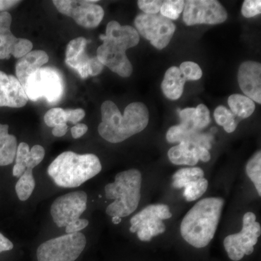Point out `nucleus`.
Returning a JSON list of instances; mask_svg holds the SVG:
<instances>
[{"label":"nucleus","mask_w":261,"mask_h":261,"mask_svg":"<svg viewBox=\"0 0 261 261\" xmlns=\"http://www.w3.org/2000/svg\"><path fill=\"white\" fill-rule=\"evenodd\" d=\"M102 122L98 132L104 140L111 143H120L142 132L149 123V111L144 103H130L124 114L112 101H106L101 106Z\"/></svg>","instance_id":"obj_1"},{"label":"nucleus","mask_w":261,"mask_h":261,"mask_svg":"<svg viewBox=\"0 0 261 261\" xmlns=\"http://www.w3.org/2000/svg\"><path fill=\"white\" fill-rule=\"evenodd\" d=\"M224 205L221 197L197 202L182 220L180 231L184 240L196 248L207 246L214 238Z\"/></svg>","instance_id":"obj_2"},{"label":"nucleus","mask_w":261,"mask_h":261,"mask_svg":"<svg viewBox=\"0 0 261 261\" xmlns=\"http://www.w3.org/2000/svg\"><path fill=\"white\" fill-rule=\"evenodd\" d=\"M101 171L102 165L95 154H80L67 151L51 163L47 173L58 187L75 188L97 176Z\"/></svg>","instance_id":"obj_3"},{"label":"nucleus","mask_w":261,"mask_h":261,"mask_svg":"<svg viewBox=\"0 0 261 261\" xmlns=\"http://www.w3.org/2000/svg\"><path fill=\"white\" fill-rule=\"evenodd\" d=\"M142 174L139 170L130 169L117 173L115 181L106 185V198L114 200L106 208L111 217L123 218L135 212L141 199Z\"/></svg>","instance_id":"obj_4"},{"label":"nucleus","mask_w":261,"mask_h":261,"mask_svg":"<svg viewBox=\"0 0 261 261\" xmlns=\"http://www.w3.org/2000/svg\"><path fill=\"white\" fill-rule=\"evenodd\" d=\"M30 100L44 98L50 104L61 100L64 94V81L61 73L51 67L41 68L31 74L23 86Z\"/></svg>","instance_id":"obj_5"},{"label":"nucleus","mask_w":261,"mask_h":261,"mask_svg":"<svg viewBox=\"0 0 261 261\" xmlns=\"http://www.w3.org/2000/svg\"><path fill=\"white\" fill-rule=\"evenodd\" d=\"M87 245L84 233H66L51 239L39 245L37 251L38 261H75Z\"/></svg>","instance_id":"obj_6"},{"label":"nucleus","mask_w":261,"mask_h":261,"mask_svg":"<svg viewBox=\"0 0 261 261\" xmlns=\"http://www.w3.org/2000/svg\"><path fill=\"white\" fill-rule=\"evenodd\" d=\"M260 233V225L256 222V216L252 212L246 213L243 216L242 231L224 239V245L228 257L231 260L239 261L245 255H251Z\"/></svg>","instance_id":"obj_7"},{"label":"nucleus","mask_w":261,"mask_h":261,"mask_svg":"<svg viewBox=\"0 0 261 261\" xmlns=\"http://www.w3.org/2000/svg\"><path fill=\"white\" fill-rule=\"evenodd\" d=\"M169 207L164 204L147 206L130 219V231L137 233L141 241L149 242L166 231L162 220L171 218Z\"/></svg>","instance_id":"obj_8"},{"label":"nucleus","mask_w":261,"mask_h":261,"mask_svg":"<svg viewBox=\"0 0 261 261\" xmlns=\"http://www.w3.org/2000/svg\"><path fill=\"white\" fill-rule=\"evenodd\" d=\"M136 30L158 49L167 47L172 39L176 25L161 15L142 13L135 18Z\"/></svg>","instance_id":"obj_9"},{"label":"nucleus","mask_w":261,"mask_h":261,"mask_svg":"<svg viewBox=\"0 0 261 261\" xmlns=\"http://www.w3.org/2000/svg\"><path fill=\"white\" fill-rule=\"evenodd\" d=\"M228 13L216 0H189L185 2L183 20L187 25L197 24L216 25L224 23Z\"/></svg>","instance_id":"obj_10"},{"label":"nucleus","mask_w":261,"mask_h":261,"mask_svg":"<svg viewBox=\"0 0 261 261\" xmlns=\"http://www.w3.org/2000/svg\"><path fill=\"white\" fill-rule=\"evenodd\" d=\"M97 2L56 0L53 4L60 13L73 18L81 27L94 29L101 23L105 15L102 7L94 4Z\"/></svg>","instance_id":"obj_11"},{"label":"nucleus","mask_w":261,"mask_h":261,"mask_svg":"<svg viewBox=\"0 0 261 261\" xmlns=\"http://www.w3.org/2000/svg\"><path fill=\"white\" fill-rule=\"evenodd\" d=\"M87 195L84 191H75L58 197L51 205L53 221L58 227H65L80 219L87 210Z\"/></svg>","instance_id":"obj_12"},{"label":"nucleus","mask_w":261,"mask_h":261,"mask_svg":"<svg viewBox=\"0 0 261 261\" xmlns=\"http://www.w3.org/2000/svg\"><path fill=\"white\" fill-rule=\"evenodd\" d=\"M100 39L103 43L97 50L98 60L120 76L129 77L133 72V67L126 54L128 48L121 43L106 39L102 35Z\"/></svg>","instance_id":"obj_13"},{"label":"nucleus","mask_w":261,"mask_h":261,"mask_svg":"<svg viewBox=\"0 0 261 261\" xmlns=\"http://www.w3.org/2000/svg\"><path fill=\"white\" fill-rule=\"evenodd\" d=\"M240 89L253 102L261 103V65L255 61H245L238 70Z\"/></svg>","instance_id":"obj_14"},{"label":"nucleus","mask_w":261,"mask_h":261,"mask_svg":"<svg viewBox=\"0 0 261 261\" xmlns=\"http://www.w3.org/2000/svg\"><path fill=\"white\" fill-rule=\"evenodd\" d=\"M28 101L23 86L18 79L0 71V107L22 108Z\"/></svg>","instance_id":"obj_15"},{"label":"nucleus","mask_w":261,"mask_h":261,"mask_svg":"<svg viewBox=\"0 0 261 261\" xmlns=\"http://www.w3.org/2000/svg\"><path fill=\"white\" fill-rule=\"evenodd\" d=\"M87 40L84 37L75 38L68 43L65 51V63L78 72L82 79L89 76L88 56L86 54Z\"/></svg>","instance_id":"obj_16"},{"label":"nucleus","mask_w":261,"mask_h":261,"mask_svg":"<svg viewBox=\"0 0 261 261\" xmlns=\"http://www.w3.org/2000/svg\"><path fill=\"white\" fill-rule=\"evenodd\" d=\"M166 140L169 143L186 142L192 147H203L207 149L211 148L210 137L201 133L200 130L189 128L180 123L171 126L166 134Z\"/></svg>","instance_id":"obj_17"},{"label":"nucleus","mask_w":261,"mask_h":261,"mask_svg":"<svg viewBox=\"0 0 261 261\" xmlns=\"http://www.w3.org/2000/svg\"><path fill=\"white\" fill-rule=\"evenodd\" d=\"M49 61V56L42 50L32 51L23 58L19 59L15 65L16 78L22 86L31 74L42 68Z\"/></svg>","instance_id":"obj_18"},{"label":"nucleus","mask_w":261,"mask_h":261,"mask_svg":"<svg viewBox=\"0 0 261 261\" xmlns=\"http://www.w3.org/2000/svg\"><path fill=\"white\" fill-rule=\"evenodd\" d=\"M102 36L106 39L125 44L128 49L135 47L140 42V34L136 29L130 25H121L116 20L108 23L106 34Z\"/></svg>","instance_id":"obj_19"},{"label":"nucleus","mask_w":261,"mask_h":261,"mask_svg":"<svg viewBox=\"0 0 261 261\" xmlns=\"http://www.w3.org/2000/svg\"><path fill=\"white\" fill-rule=\"evenodd\" d=\"M186 81L178 67H171L165 73L161 84L163 94L171 100H177L183 94Z\"/></svg>","instance_id":"obj_20"},{"label":"nucleus","mask_w":261,"mask_h":261,"mask_svg":"<svg viewBox=\"0 0 261 261\" xmlns=\"http://www.w3.org/2000/svg\"><path fill=\"white\" fill-rule=\"evenodd\" d=\"M12 16L8 12L0 13V59H9L18 38L10 30Z\"/></svg>","instance_id":"obj_21"},{"label":"nucleus","mask_w":261,"mask_h":261,"mask_svg":"<svg viewBox=\"0 0 261 261\" xmlns=\"http://www.w3.org/2000/svg\"><path fill=\"white\" fill-rule=\"evenodd\" d=\"M9 126L0 123V166H8L14 161L18 142L14 135L8 133Z\"/></svg>","instance_id":"obj_22"},{"label":"nucleus","mask_w":261,"mask_h":261,"mask_svg":"<svg viewBox=\"0 0 261 261\" xmlns=\"http://www.w3.org/2000/svg\"><path fill=\"white\" fill-rule=\"evenodd\" d=\"M168 157L173 164L194 166L197 164L199 159L194 147L186 142H181L171 147L168 150Z\"/></svg>","instance_id":"obj_23"},{"label":"nucleus","mask_w":261,"mask_h":261,"mask_svg":"<svg viewBox=\"0 0 261 261\" xmlns=\"http://www.w3.org/2000/svg\"><path fill=\"white\" fill-rule=\"evenodd\" d=\"M15 159V164L13 168V175L17 178H20L27 168L34 169L39 165L37 161L32 159L30 147L25 142L19 144Z\"/></svg>","instance_id":"obj_24"},{"label":"nucleus","mask_w":261,"mask_h":261,"mask_svg":"<svg viewBox=\"0 0 261 261\" xmlns=\"http://www.w3.org/2000/svg\"><path fill=\"white\" fill-rule=\"evenodd\" d=\"M228 104L230 111L240 118H247L252 116L255 109V102L243 94H231L228 97Z\"/></svg>","instance_id":"obj_25"},{"label":"nucleus","mask_w":261,"mask_h":261,"mask_svg":"<svg viewBox=\"0 0 261 261\" xmlns=\"http://www.w3.org/2000/svg\"><path fill=\"white\" fill-rule=\"evenodd\" d=\"M204 175L205 173L203 170L201 169L200 168H181L173 175V187L176 189L185 188L190 182L195 181L198 178H203Z\"/></svg>","instance_id":"obj_26"},{"label":"nucleus","mask_w":261,"mask_h":261,"mask_svg":"<svg viewBox=\"0 0 261 261\" xmlns=\"http://www.w3.org/2000/svg\"><path fill=\"white\" fill-rule=\"evenodd\" d=\"M36 181L33 175L32 168H27L19 178L15 185V192L18 199L21 201L28 200L35 189Z\"/></svg>","instance_id":"obj_27"},{"label":"nucleus","mask_w":261,"mask_h":261,"mask_svg":"<svg viewBox=\"0 0 261 261\" xmlns=\"http://www.w3.org/2000/svg\"><path fill=\"white\" fill-rule=\"evenodd\" d=\"M214 118L219 126L224 127L227 133H232L236 130L238 122L234 115L225 106H220L214 111Z\"/></svg>","instance_id":"obj_28"},{"label":"nucleus","mask_w":261,"mask_h":261,"mask_svg":"<svg viewBox=\"0 0 261 261\" xmlns=\"http://www.w3.org/2000/svg\"><path fill=\"white\" fill-rule=\"evenodd\" d=\"M247 176L254 184L259 196L261 195V152L258 151L254 154L246 166Z\"/></svg>","instance_id":"obj_29"},{"label":"nucleus","mask_w":261,"mask_h":261,"mask_svg":"<svg viewBox=\"0 0 261 261\" xmlns=\"http://www.w3.org/2000/svg\"><path fill=\"white\" fill-rule=\"evenodd\" d=\"M207 187L208 181L205 178H198L186 185L184 190V197L189 202L197 200L205 193Z\"/></svg>","instance_id":"obj_30"},{"label":"nucleus","mask_w":261,"mask_h":261,"mask_svg":"<svg viewBox=\"0 0 261 261\" xmlns=\"http://www.w3.org/2000/svg\"><path fill=\"white\" fill-rule=\"evenodd\" d=\"M185 2L183 0H167L163 3L161 14L169 20H177L185 8Z\"/></svg>","instance_id":"obj_31"},{"label":"nucleus","mask_w":261,"mask_h":261,"mask_svg":"<svg viewBox=\"0 0 261 261\" xmlns=\"http://www.w3.org/2000/svg\"><path fill=\"white\" fill-rule=\"evenodd\" d=\"M211 123V113L205 105L200 104L195 108L193 123L196 129L201 130Z\"/></svg>","instance_id":"obj_32"},{"label":"nucleus","mask_w":261,"mask_h":261,"mask_svg":"<svg viewBox=\"0 0 261 261\" xmlns=\"http://www.w3.org/2000/svg\"><path fill=\"white\" fill-rule=\"evenodd\" d=\"M180 72L186 80L197 81L200 80L202 75V70L200 65L195 62L185 61L180 65Z\"/></svg>","instance_id":"obj_33"},{"label":"nucleus","mask_w":261,"mask_h":261,"mask_svg":"<svg viewBox=\"0 0 261 261\" xmlns=\"http://www.w3.org/2000/svg\"><path fill=\"white\" fill-rule=\"evenodd\" d=\"M46 125L49 127H56L66 123L65 110L61 108H53L46 113L44 117Z\"/></svg>","instance_id":"obj_34"},{"label":"nucleus","mask_w":261,"mask_h":261,"mask_svg":"<svg viewBox=\"0 0 261 261\" xmlns=\"http://www.w3.org/2000/svg\"><path fill=\"white\" fill-rule=\"evenodd\" d=\"M32 49L33 44L31 41H29V39L18 38V41L15 43L14 48H13L12 56L15 58L20 59L30 53L32 51Z\"/></svg>","instance_id":"obj_35"},{"label":"nucleus","mask_w":261,"mask_h":261,"mask_svg":"<svg viewBox=\"0 0 261 261\" xmlns=\"http://www.w3.org/2000/svg\"><path fill=\"white\" fill-rule=\"evenodd\" d=\"M261 13L260 0H245L242 7V14L247 18H252Z\"/></svg>","instance_id":"obj_36"},{"label":"nucleus","mask_w":261,"mask_h":261,"mask_svg":"<svg viewBox=\"0 0 261 261\" xmlns=\"http://www.w3.org/2000/svg\"><path fill=\"white\" fill-rule=\"evenodd\" d=\"M163 3L160 0H139L137 5L145 14L156 15L161 10Z\"/></svg>","instance_id":"obj_37"},{"label":"nucleus","mask_w":261,"mask_h":261,"mask_svg":"<svg viewBox=\"0 0 261 261\" xmlns=\"http://www.w3.org/2000/svg\"><path fill=\"white\" fill-rule=\"evenodd\" d=\"M65 118L67 122L77 124L79 122L82 121L85 117V111L82 108H77V109H66L65 110Z\"/></svg>","instance_id":"obj_38"},{"label":"nucleus","mask_w":261,"mask_h":261,"mask_svg":"<svg viewBox=\"0 0 261 261\" xmlns=\"http://www.w3.org/2000/svg\"><path fill=\"white\" fill-rule=\"evenodd\" d=\"M195 111V108H187L180 111L179 116L181 120V124L185 125V126L189 127V128H195L196 129L193 123Z\"/></svg>","instance_id":"obj_39"},{"label":"nucleus","mask_w":261,"mask_h":261,"mask_svg":"<svg viewBox=\"0 0 261 261\" xmlns=\"http://www.w3.org/2000/svg\"><path fill=\"white\" fill-rule=\"evenodd\" d=\"M89 225V221L85 219H80L73 222L70 223L68 226H65V232L66 233H73L80 232L84 228L87 227Z\"/></svg>","instance_id":"obj_40"},{"label":"nucleus","mask_w":261,"mask_h":261,"mask_svg":"<svg viewBox=\"0 0 261 261\" xmlns=\"http://www.w3.org/2000/svg\"><path fill=\"white\" fill-rule=\"evenodd\" d=\"M104 65L98 60L97 57L89 59L88 63V73L89 75L95 76L99 75L102 71Z\"/></svg>","instance_id":"obj_41"},{"label":"nucleus","mask_w":261,"mask_h":261,"mask_svg":"<svg viewBox=\"0 0 261 261\" xmlns=\"http://www.w3.org/2000/svg\"><path fill=\"white\" fill-rule=\"evenodd\" d=\"M30 153L32 159L39 164L44 159L45 150L42 146L37 145L33 146L32 149H30Z\"/></svg>","instance_id":"obj_42"},{"label":"nucleus","mask_w":261,"mask_h":261,"mask_svg":"<svg viewBox=\"0 0 261 261\" xmlns=\"http://www.w3.org/2000/svg\"><path fill=\"white\" fill-rule=\"evenodd\" d=\"M88 130V126L84 123H77L74 126L72 127L71 135L73 138L80 139L81 137H83Z\"/></svg>","instance_id":"obj_43"},{"label":"nucleus","mask_w":261,"mask_h":261,"mask_svg":"<svg viewBox=\"0 0 261 261\" xmlns=\"http://www.w3.org/2000/svg\"><path fill=\"white\" fill-rule=\"evenodd\" d=\"M196 154L198 157L199 161H202V162H208L211 160V154L209 152L208 149L205 148L203 147H194Z\"/></svg>","instance_id":"obj_44"},{"label":"nucleus","mask_w":261,"mask_h":261,"mask_svg":"<svg viewBox=\"0 0 261 261\" xmlns=\"http://www.w3.org/2000/svg\"><path fill=\"white\" fill-rule=\"evenodd\" d=\"M13 249V244L3 233H0V252L9 251Z\"/></svg>","instance_id":"obj_45"},{"label":"nucleus","mask_w":261,"mask_h":261,"mask_svg":"<svg viewBox=\"0 0 261 261\" xmlns=\"http://www.w3.org/2000/svg\"><path fill=\"white\" fill-rule=\"evenodd\" d=\"M68 128V126L67 123H63V124L58 125V126L54 127L51 133H53L55 137H61L67 133Z\"/></svg>","instance_id":"obj_46"},{"label":"nucleus","mask_w":261,"mask_h":261,"mask_svg":"<svg viewBox=\"0 0 261 261\" xmlns=\"http://www.w3.org/2000/svg\"><path fill=\"white\" fill-rule=\"evenodd\" d=\"M20 1H14V0H0V11L6 12L7 10L13 8L14 5L18 4Z\"/></svg>","instance_id":"obj_47"},{"label":"nucleus","mask_w":261,"mask_h":261,"mask_svg":"<svg viewBox=\"0 0 261 261\" xmlns=\"http://www.w3.org/2000/svg\"><path fill=\"white\" fill-rule=\"evenodd\" d=\"M112 218V221L113 224H118L121 221V218L117 217V216H115V217Z\"/></svg>","instance_id":"obj_48"}]
</instances>
